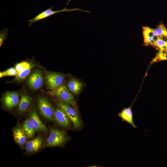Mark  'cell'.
Masks as SVG:
<instances>
[{
  "instance_id": "cell-10",
  "label": "cell",
  "mask_w": 167,
  "mask_h": 167,
  "mask_svg": "<svg viewBox=\"0 0 167 167\" xmlns=\"http://www.w3.org/2000/svg\"><path fill=\"white\" fill-rule=\"evenodd\" d=\"M29 119L33 125L36 131L45 132L47 129L46 126L42 122L35 110H32L29 115Z\"/></svg>"
},
{
  "instance_id": "cell-17",
  "label": "cell",
  "mask_w": 167,
  "mask_h": 167,
  "mask_svg": "<svg viewBox=\"0 0 167 167\" xmlns=\"http://www.w3.org/2000/svg\"><path fill=\"white\" fill-rule=\"evenodd\" d=\"M33 65L28 61H23L17 63L15 66L17 74L25 69L33 67Z\"/></svg>"
},
{
  "instance_id": "cell-21",
  "label": "cell",
  "mask_w": 167,
  "mask_h": 167,
  "mask_svg": "<svg viewBox=\"0 0 167 167\" xmlns=\"http://www.w3.org/2000/svg\"><path fill=\"white\" fill-rule=\"evenodd\" d=\"M155 29L157 32L158 36H160L163 34L167 35V30L162 24H161L158 25Z\"/></svg>"
},
{
  "instance_id": "cell-2",
  "label": "cell",
  "mask_w": 167,
  "mask_h": 167,
  "mask_svg": "<svg viewBox=\"0 0 167 167\" xmlns=\"http://www.w3.org/2000/svg\"><path fill=\"white\" fill-rule=\"evenodd\" d=\"M69 2H68L66 5L65 8L60 10L53 11V7L52 6H51L49 8L41 12L32 19L28 20V22H29L28 24V26L29 27H30L31 26L33 23L36 22L43 19H44L46 18H47V17L54 15L55 14L59 12H70L74 11H80L90 13V12L88 11L82 10L79 8H75L71 9L67 8V6L69 3Z\"/></svg>"
},
{
  "instance_id": "cell-9",
  "label": "cell",
  "mask_w": 167,
  "mask_h": 167,
  "mask_svg": "<svg viewBox=\"0 0 167 167\" xmlns=\"http://www.w3.org/2000/svg\"><path fill=\"white\" fill-rule=\"evenodd\" d=\"M19 101L18 93L15 92H7L4 96L3 101L5 107L8 109H11L18 104Z\"/></svg>"
},
{
  "instance_id": "cell-20",
  "label": "cell",
  "mask_w": 167,
  "mask_h": 167,
  "mask_svg": "<svg viewBox=\"0 0 167 167\" xmlns=\"http://www.w3.org/2000/svg\"><path fill=\"white\" fill-rule=\"evenodd\" d=\"M9 31L7 28L2 30L0 31V47H1L5 40L8 38Z\"/></svg>"
},
{
  "instance_id": "cell-22",
  "label": "cell",
  "mask_w": 167,
  "mask_h": 167,
  "mask_svg": "<svg viewBox=\"0 0 167 167\" xmlns=\"http://www.w3.org/2000/svg\"><path fill=\"white\" fill-rule=\"evenodd\" d=\"M153 40L156 42L158 39H159V36L158 35L154 36L153 37Z\"/></svg>"
},
{
  "instance_id": "cell-6",
  "label": "cell",
  "mask_w": 167,
  "mask_h": 167,
  "mask_svg": "<svg viewBox=\"0 0 167 167\" xmlns=\"http://www.w3.org/2000/svg\"><path fill=\"white\" fill-rule=\"evenodd\" d=\"M65 76L63 74L55 72H49L46 74V79L48 88L54 90L62 85Z\"/></svg>"
},
{
  "instance_id": "cell-4",
  "label": "cell",
  "mask_w": 167,
  "mask_h": 167,
  "mask_svg": "<svg viewBox=\"0 0 167 167\" xmlns=\"http://www.w3.org/2000/svg\"><path fill=\"white\" fill-rule=\"evenodd\" d=\"M52 93L54 96L70 105L74 106L75 105L74 97L70 91L64 85H62L54 89Z\"/></svg>"
},
{
  "instance_id": "cell-23",
  "label": "cell",
  "mask_w": 167,
  "mask_h": 167,
  "mask_svg": "<svg viewBox=\"0 0 167 167\" xmlns=\"http://www.w3.org/2000/svg\"><path fill=\"white\" fill-rule=\"evenodd\" d=\"M152 31L154 36L157 35V32L155 29H152Z\"/></svg>"
},
{
  "instance_id": "cell-12",
  "label": "cell",
  "mask_w": 167,
  "mask_h": 167,
  "mask_svg": "<svg viewBox=\"0 0 167 167\" xmlns=\"http://www.w3.org/2000/svg\"><path fill=\"white\" fill-rule=\"evenodd\" d=\"M132 105L127 108L123 109L118 113V116L121 118L122 122H126L131 124L134 128H137L133 122V114L132 110Z\"/></svg>"
},
{
  "instance_id": "cell-3",
  "label": "cell",
  "mask_w": 167,
  "mask_h": 167,
  "mask_svg": "<svg viewBox=\"0 0 167 167\" xmlns=\"http://www.w3.org/2000/svg\"><path fill=\"white\" fill-rule=\"evenodd\" d=\"M37 105L41 115L48 120L52 121L55 110L48 99L45 97H39L37 100Z\"/></svg>"
},
{
  "instance_id": "cell-18",
  "label": "cell",
  "mask_w": 167,
  "mask_h": 167,
  "mask_svg": "<svg viewBox=\"0 0 167 167\" xmlns=\"http://www.w3.org/2000/svg\"><path fill=\"white\" fill-rule=\"evenodd\" d=\"M32 67L25 69L17 74L15 76V79L21 80L26 78L30 73Z\"/></svg>"
},
{
  "instance_id": "cell-16",
  "label": "cell",
  "mask_w": 167,
  "mask_h": 167,
  "mask_svg": "<svg viewBox=\"0 0 167 167\" xmlns=\"http://www.w3.org/2000/svg\"><path fill=\"white\" fill-rule=\"evenodd\" d=\"M31 102L32 99L27 94H22L18 107L19 111L21 112L26 111L29 107Z\"/></svg>"
},
{
  "instance_id": "cell-1",
  "label": "cell",
  "mask_w": 167,
  "mask_h": 167,
  "mask_svg": "<svg viewBox=\"0 0 167 167\" xmlns=\"http://www.w3.org/2000/svg\"><path fill=\"white\" fill-rule=\"evenodd\" d=\"M67 139L66 135L64 132L56 128H51L45 146L48 147L61 146L66 142Z\"/></svg>"
},
{
  "instance_id": "cell-14",
  "label": "cell",
  "mask_w": 167,
  "mask_h": 167,
  "mask_svg": "<svg viewBox=\"0 0 167 167\" xmlns=\"http://www.w3.org/2000/svg\"><path fill=\"white\" fill-rule=\"evenodd\" d=\"M67 86L70 92L75 94H78L80 92L82 88L83 84L78 79L74 78L68 82Z\"/></svg>"
},
{
  "instance_id": "cell-8",
  "label": "cell",
  "mask_w": 167,
  "mask_h": 167,
  "mask_svg": "<svg viewBox=\"0 0 167 167\" xmlns=\"http://www.w3.org/2000/svg\"><path fill=\"white\" fill-rule=\"evenodd\" d=\"M28 81L29 86L32 89L36 90L40 88L44 82L41 71L38 70L33 72L29 77Z\"/></svg>"
},
{
  "instance_id": "cell-5",
  "label": "cell",
  "mask_w": 167,
  "mask_h": 167,
  "mask_svg": "<svg viewBox=\"0 0 167 167\" xmlns=\"http://www.w3.org/2000/svg\"><path fill=\"white\" fill-rule=\"evenodd\" d=\"M59 107L62 109L66 113L74 127L77 128L80 127L81 122L79 117L76 111L68 103L62 101H58Z\"/></svg>"
},
{
  "instance_id": "cell-7",
  "label": "cell",
  "mask_w": 167,
  "mask_h": 167,
  "mask_svg": "<svg viewBox=\"0 0 167 167\" xmlns=\"http://www.w3.org/2000/svg\"><path fill=\"white\" fill-rule=\"evenodd\" d=\"M53 119L61 127L67 128L71 126V120L69 118L65 111L60 107L54 110Z\"/></svg>"
},
{
  "instance_id": "cell-11",
  "label": "cell",
  "mask_w": 167,
  "mask_h": 167,
  "mask_svg": "<svg viewBox=\"0 0 167 167\" xmlns=\"http://www.w3.org/2000/svg\"><path fill=\"white\" fill-rule=\"evenodd\" d=\"M12 132L15 142L21 146L24 145L27 137L22 128L17 125L13 129Z\"/></svg>"
},
{
  "instance_id": "cell-15",
  "label": "cell",
  "mask_w": 167,
  "mask_h": 167,
  "mask_svg": "<svg viewBox=\"0 0 167 167\" xmlns=\"http://www.w3.org/2000/svg\"><path fill=\"white\" fill-rule=\"evenodd\" d=\"M22 128L27 137L28 138H32L34 135L36 131L30 119H26L25 120Z\"/></svg>"
},
{
  "instance_id": "cell-13",
  "label": "cell",
  "mask_w": 167,
  "mask_h": 167,
  "mask_svg": "<svg viewBox=\"0 0 167 167\" xmlns=\"http://www.w3.org/2000/svg\"><path fill=\"white\" fill-rule=\"evenodd\" d=\"M43 143V139L42 137L37 136L27 143L26 149L28 152H36L41 148Z\"/></svg>"
},
{
  "instance_id": "cell-19",
  "label": "cell",
  "mask_w": 167,
  "mask_h": 167,
  "mask_svg": "<svg viewBox=\"0 0 167 167\" xmlns=\"http://www.w3.org/2000/svg\"><path fill=\"white\" fill-rule=\"evenodd\" d=\"M17 72L15 68H11L3 72H0V77L1 78L4 76H16Z\"/></svg>"
}]
</instances>
